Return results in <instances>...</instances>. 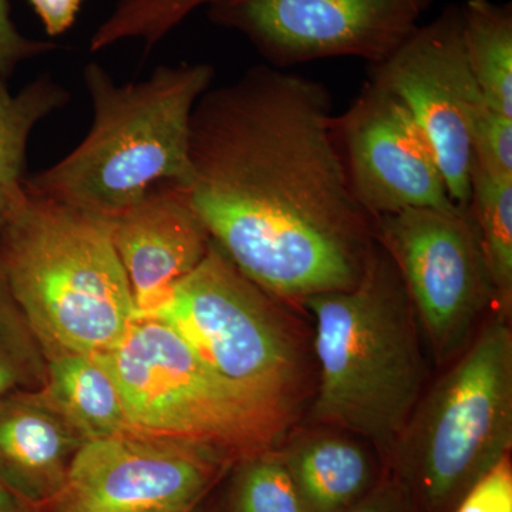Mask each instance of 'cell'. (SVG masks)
<instances>
[{"label":"cell","mask_w":512,"mask_h":512,"mask_svg":"<svg viewBox=\"0 0 512 512\" xmlns=\"http://www.w3.org/2000/svg\"><path fill=\"white\" fill-rule=\"evenodd\" d=\"M322 83L269 64L210 87L190 130L192 205L212 241L282 302L346 291L376 242Z\"/></svg>","instance_id":"1"},{"label":"cell","mask_w":512,"mask_h":512,"mask_svg":"<svg viewBox=\"0 0 512 512\" xmlns=\"http://www.w3.org/2000/svg\"><path fill=\"white\" fill-rule=\"evenodd\" d=\"M302 303L315 322L313 426L360 437L386 460L426 390L419 320L399 269L376 239L353 288Z\"/></svg>","instance_id":"2"},{"label":"cell","mask_w":512,"mask_h":512,"mask_svg":"<svg viewBox=\"0 0 512 512\" xmlns=\"http://www.w3.org/2000/svg\"><path fill=\"white\" fill-rule=\"evenodd\" d=\"M214 76L210 63L183 62L117 83L103 64L87 63L92 126L62 160L28 175L25 190L113 218L154 185H187L192 113Z\"/></svg>","instance_id":"3"},{"label":"cell","mask_w":512,"mask_h":512,"mask_svg":"<svg viewBox=\"0 0 512 512\" xmlns=\"http://www.w3.org/2000/svg\"><path fill=\"white\" fill-rule=\"evenodd\" d=\"M0 274L47 359L107 352L137 319L111 218L26 190L0 228Z\"/></svg>","instance_id":"4"},{"label":"cell","mask_w":512,"mask_h":512,"mask_svg":"<svg viewBox=\"0 0 512 512\" xmlns=\"http://www.w3.org/2000/svg\"><path fill=\"white\" fill-rule=\"evenodd\" d=\"M511 446L512 332L494 311L421 394L384 464L420 512H453Z\"/></svg>","instance_id":"5"},{"label":"cell","mask_w":512,"mask_h":512,"mask_svg":"<svg viewBox=\"0 0 512 512\" xmlns=\"http://www.w3.org/2000/svg\"><path fill=\"white\" fill-rule=\"evenodd\" d=\"M279 302L212 241L200 265L147 318L171 326L281 443L305 394V360Z\"/></svg>","instance_id":"6"},{"label":"cell","mask_w":512,"mask_h":512,"mask_svg":"<svg viewBox=\"0 0 512 512\" xmlns=\"http://www.w3.org/2000/svg\"><path fill=\"white\" fill-rule=\"evenodd\" d=\"M94 356L116 380L128 431L204 444L232 463L279 444L163 320L137 318Z\"/></svg>","instance_id":"7"},{"label":"cell","mask_w":512,"mask_h":512,"mask_svg":"<svg viewBox=\"0 0 512 512\" xmlns=\"http://www.w3.org/2000/svg\"><path fill=\"white\" fill-rule=\"evenodd\" d=\"M377 242L402 275L437 366L456 359L495 293L470 207L414 208L375 218Z\"/></svg>","instance_id":"8"},{"label":"cell","mask_w":512,"mask_h":512,"mask_svg":"<svg viewBox=\"0 0 512 512\" xmlns=\"http://www.w3.org/2000/svg\"><path fill=\"white\" fill-rule=\"evenodd\" d=\"M431 0H212L208 20L251 43L269 66L356 57L373 66L420 26Z\"/></svg>","instance_id":"9"},{"label":"cell","mask_w":512,"mask_h":512,"mask_svg":"<svg viewBox=\"0 0 512 512\" xmlns=\"http://www.w3.org/2000/svg\"><path fill=\"white\" fill-rule=\"evenodd\" d=\"M229 464L232 461L217 448L124 431L80 447L66 487L52 507L76 512H192Z\"/></svg>","instance_id":"10"},{"label":"cell","mask_w":512,"mask_h":512,"mask_svg":"<svg viewBox=\"0 0 512 512\" xmlns=\"http://www.w3.org/2000/svg\"><path fill=\"white\" fill-rule=\"evenodd\" d=\"M369 67V80L402 100L423 128L451 200L467 207L474 163L471 131L487 101L464 55L460 6H446L387 59Z\"/></svg>","instance_id":"11"},{"label":"cell","mask_w":512,"mask_h":512,"mask_svg":"<svg viewBox=\"0 0 512 512\" xmlns=\"http://www.w3.org/2000/svg\"><path fill=\"white\" fill-rule=\"evenodd\" d=\"M335 127L350 187L373 220L457 205L423 128L380 84L367 80Z\"/></svg>","instance_id":"12"},{"label":"cell","mask_w":512,"mask_h":512,"mask_svg":"<svg viewBox=\"0 0 512 512\" xmlns=\"http://www.w3.org/2000/svg\"><path fill=\"white\" fill-rule=\"evenodd\" d=\"M111 234L126 271L137 318H147L194 271L212 239L183 184L154 185L111 218Z\"/></svg>","instance_id":"13"},{"label":"cell","mask_w":512,"mask_h":512,"mask_svg":"<svg viewBox=\"0 0 512 512\" xmlns=\"http://www.w3.org/2000/svg\"><path fill=\"white\" fill-rule=\"evenodd\" d=\"M84 443L43 389L0 400V477L40 510L62 495Z\"/></svg>","instance_id":"14"},{"label":"cell","mask_w":512,"mask_h":512,"mask_svg":"<svg viewBox=\"0 0 512 512\" xmlns=\"http://www.w3.org/2000/svg\"><path fill=\"white\" fill-rule=\"evenodd\" d=\"M302 512H346L386 474L372 444L346 431L315 426L275 447Z\"/></svg>","instance_id":"15"},{"label":"cell","mask_w":512,"mask_h":512,"mask_svg":"<svg viewBox=\"0 0 512 512\" xmlns=\"http://www.w3.org/2000/svg\"><path fill=\"white\" fill-rule=\"evenodd\" d=\"M43 392L86 441L128 431L119 387L97 356L49 357Z\"/></svg>","instance_id":"16"},{"label":"cell","mask_w":512,"mask_h":512,"mask_svg":"<svg viewBox=\"0 0 512 512\" xmlns=\"http://www.w3.org/2000/svg\"><path fill=\"white\" fill-rule=\"evenodd\" d=\"M70 100L72 94L50 73L40 74L15 94L0 76V228L25 195L33 131Z\"/></svg>","instance_id":"17"},{"label":"cell","mask_w":512,"mask_h":512,"mask_svg":"<svg viewBox=\"0 0 512 512\" xmlns=\"http://www.w3.org/2000/svg\"><path fill=\"white\" fill-rule=\"evenodd\" d=\"M464 55L487 104L512 117V6L467 0L460 6Z\"/></svg>","instance_id":"18"},{"label":"cell","mask_w":512,"mask_h":512,"mask_svg":"<svg viewBox=\"0 0 512 512\" xmlns=\"http://www.w3.org/2000/svg\"><path fill=\"white\" fill-rule=\"evenodd\" d=\"M493 281L495 311H512V180L485 173L473 163L468 202Z\"/></svg>","instance_id":"19"},{"label":"cell","mask_w":512,"mask_h":512,"mask_svg":"<svg viewBox=\"0 0 512 512\" xmlns=\"http://www.w3.org/2000/svg\"><path fill=\"white\" fill-rule=\"evenodd\" d=\"M47 357L0 274V400L46 386Z\"/></svg>","instance_id":"20"},{"label":"cell","mask_w":512,"mask_h":512,"mask_svg":"<svg viewBox=\"0 0 512 512\" xmlns=\"http://www.w3.org/2000/svg\"><path fill=\"white\" fill-rule=\"evenodd\" d=\"M228 512H302L291 476L275 448L239 461Z\"/></svg>","instance_id":"21"},{"label":"cell","mask_w":512,"mask_h":512,"mask_svg":"<svg viewBox=\"0 0 512 512\" xmlns=\"http://www.w3.org/2000/svg\"><path fill=\"white\" fill-rule=\"evenodd\" d=\"M212 0H117L106 29L117 42L140 40L150 52L192 12Z\"/></svg>","instance_id":"22"},{"label":"cell","mask_w":512,"mask_h":512,"mask_svg":"<svg viewBox=\"0 0 512 512\" xmlns=\"http://www.w3.org/2000/svg\"><path fill=\"white\" fill-rule=\"evenodd\" d=\"M474 164L485 173L512 180V117L484 103L471 131Z\"/></svg>","instance_id":"23"},{"label":"cell","mask_w":512,"mask_h":512,"mask_svg":"<svg viewBox=\"0 0 512 512\" xmlns=\"http://www.w3.org/2000/svg\"><path fill=\"white\" fill-rule=\"evenodd\" d=\"M453 512H512L511 454L484 474Z\"/></svg>","instance_id":"24"},{"label":"cell","mask_w":512,"mask_h":512,"mask_svg":"<svg viewBox=\"0 0 512 512\" xmlns=\"http://www.w3.org/2000/svg\"><path fill=\"white\" fill-rule=\"evenodd\" d=\"M59 49L50 40H36L23 35L10 15L8 0H0V76L8 79L20 64Z\"/></svg>","instance_id":"25"},{"label":"cell","mask_w":512,"mask_h":512,"mask_svg":"<svg viewBox=\"0 0 512 512\" xmlns=\"http://www.w3.org/2000/svg\"><path fill=\"white\" fill-rule=\"evenodd\" d=\"M346 512H420L412 497L389 473L365 495L359 503Z\"/></svg>","instance_id":"26"},{"label":"cell","mask_w":512,"mask_h":512,"mask_svg":"<svg viewBox=\"0 0 512 512\" xmlns=\"http://www.w3.org/2000/svg\"><path fill=\"white\" fill-rule=\"evenodd\" d=\"M50 37L62 36L76 23L84 0H28Z\"/></svg>","instance_id":"27"},{"label":"cell","mask_w":512,"mask_h":512,"mask_svg":"<svg viewBox=\"0 0 512 512\" xmlns=\"http://www.w3.org/2000/svg\"><path fill=\"white\" fill-rule=\"evenodd\" d=\"M0 512H43L36 505L20 497L2 477H0Z\"/></svg>","instance_id":"28"},{"label":"cell","mask_w":512,"mask_h":512,"mask_svg":"<svg viewBox=\"0 0 512 512\" xmlns=\"http://www.w3.org/2000/svg\"><path fill=\"white\" fill-rule=\"evenodd\" d=\"M50 510H52V512H76L72 510H67V508L57 507V505H55V507L50 508Z\"/></svg>","instance_id":"29"}]
</instances>
